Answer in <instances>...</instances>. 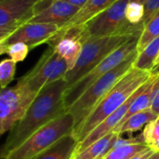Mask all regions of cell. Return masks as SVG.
Listing matches in <instances>:
<instances>
[{
  "label": "cell",
  "mask_w": 159,
  "mask_h": 159,
  "mask_svg": "<svg viewBox=\"0 0 159 159\" xmlns=\"http://www.w3.org/2000/svg\"><path fill=\"white\" fill-rule=\"evenodd\" d=\"M67 87L66 80L62 78L39 91L23 118L8 132L1 150V158L20 146L36 130L67 112L64 105Z\"/></svg>",
  "instance_id": "6da1fadb"
},
{
  "label": "cell",
  "mask_w": 159,
  "mask_h": 159,
  "mask_svg": "<svg viewBox=\"0 0 159 159\" xmlns=\"http://www.w3.org/2000/svg\"><path fill=\"white\" fill-rule=\"evenodd\" d=\"M151 72L132 67L96 104L84 122L73 131L78 143L101 122L121 107L151 76Z\"/></svg>",
  "instance_id": "7a4b0ae2"
},
{
  "label": "cell",
  "mask_w": 159,
  "mask_h": 159,
  "mask_svg": "<svg viewBox=\"0 0 159 159\" xmlns=\"http://www.w3.org/2000/svg\"><path fill=\"white\" fill-rule=\"evenodd\" d=\"M143 30L120 33L86 42L83 45L81 54L75 65L67 72L64 77L67 82V89L75 85L113 51L128 42L134 35L142 33Z\"/></svg>",
  "instance_id": "3957f363"
},
{
  "label": "cell",
  "mask_w": 159,
  "mask_h": 159,
  "mask_svg": "<svg viewBox=\"0 0 159 159\" xmlns=\"http://www.w3.org/2000/svg\"><path fill=\"white\" fill-rule=\"evenodd\" d=\"M138 53V50L134 51L123 62L98 79L67 109L75 119L74 130L84 122L102 97L133 67Z\"/></svg>",
  "instance_id": "277c9868"
},
{
  "label": "cell",
  "mask_w": 159,
  "mask_h": 159,
  "mask_svg": "<svg viewBox=\"0 0 159 159\" xmlns=\"http://www.w3.org/2000/svg\"><path fill=\"white\" fill-rule=\"evenodd\" d=\"M75 129L74 116L65 112L33 133L20 146L1 159H32L44 152L59 140L72 134Z\"/></svg>",
  "instance_id": "5b68a950"
},
{
  "label": "cell",
  "mask_w": 159,
  "mask_h": 159,
  "mask_svg": "<svg viewBox=\"0 0 159 159\" xmlns=\"http://www.w3.org/2000/svg\"><path fill=\"white\" fill-rule=\"evenodd\" d=\"M129 0H117L102 13L82 25L80 40L83 45L90 40L125 32L143 30L144 24L132 25L126 20V7Z\"/></svg>",
  "instance_id": "8992f818"
},
{
  "label": "cell",
  "mask_w": 159,
  "mask_h": 159,
  "mask_svg": "<svg viewBox=\"0 0 159 159\" xmlns=\"http://www.w3.org/2000/svg\"><path fill=\"white\" fill-rule=\"evenodd\" d=\"M29 86L20 77L17 84L1 90L0 95V133L9 132L19 123L36 98Z\"/></svg>",
  "instance_id": "52a82bcc"
},
{
  "label": "cell",
  "mask_w": 159,
  "mask_h": 159,
  "mask_svg": "<svg viewBox=\"0 0 159 159\" xmlns=\"http://www.w3.org/2000/svg\"><path fill=\"white\" fill-rule=\"evenodd\" d=\"M142 33L134 35L128 42L113 51L90 72H89L80 80H78L75 85L66 89L64 93V105L66 111L92 84H94L105 74L112 71L114 68L123 62L128 57H129L134 51L137 50Z\"/></svg>",
  "instance_id": "ba28073f"
},
{
  "label": "cell",
  "mask_w": 159,
  "mask_h": 159,
  "mask_svg": "<svg viewBox=\"0 0 159 159\" xmlns=\"http://www.w3.org/2000/svg\"><path fill=\"white\" fill-rule=\"evenodd\" d=\"M68 71L66 61L56 52L54 47L48 46L34 67L20 78L38 94L45 87L64 78Z\"/></svg>",
  "instance_id": "9c48e42d"
},
{
  "label": "cell",
  "mask_w": 159,
  "mask_h": 159,
  "mask_svg": "<svg viewBox=\"0 0 159 159\" xmlns=\"http://www.w3.org/2000/svg\"><path fill=\"white\" fill-rule=\"evenodd\" d=\"M40 0H0V43L35 15Z\"/></svg>",
  "instance_id": "30bf717a"
},
{
  "label": "cell",
  "mask_w": 159,
  "mask_h": 159,
  "mask_svg": "<svg viewBox=\"0 0 159 159\" xmlns=\"http://www.w3.org/2000/svg\"><path fill=\"white\" fill-rule=\"evenodd\" d=\"M59 29L60 27L55 24L27 22L19 27L5 41L0 43V52L7 46L16 42L24 43L32 49L43 43H48Z\"/></svg>",
  "instance_id": "8fae6325"
},
{
  "label": "cell",
  "mask_w": 159,
  "mask_h": 159,
  "mask_svg": "<svg viewBox=\"0 0 159 159\" xmlns=\"http://www.w3.org/2000/svg\"><path fill=\"white\" fill-rule=\"evenodd\" d=\"M143 86H141L130 97L129 99L121 106L119 107L116 112H114L112 115H110L108 117H106L102 122H101L85 139H83L77 146L76 149V153H81L82 151H84L86 148H88L90 144H92L93 143H95L96 141H98L99 139L106 136L107 134L114 132L115 129L118 127V125L122 122V120L124 119L125 116L127 115L129 107L131 106L132 102L135 101V99L137 98V96L141 93V91L143 89Z\"/></svg>",
  "instance_id": "7c38bea8"
},
{
  "label": "cell",
  "mask_w": 159,
  "mask_h": 159,
  "mask_svg": "<svg viewBox=\"0 0 159 159\" xmlns=\"http://www.w3.org/2000/svg\"><path fill=\"white\" fill-rule=\"evenodd\" d=\"M79 9V7L61 0L53 1L43 10L36 13L29 22L55 24L61 28L66 24Z\"/></svg>",
  "instance_id": "4fadbf2b"
},
{
  "label": "cell",
  "mask_w": 159,
  "mask_h": 159,
  "mask_svg": "<svg viewBox=\"0 0 159 159\" xmlns=\"http://www.w3.org/2000/svg\"><path fill=\"white\" fill-rule=\"evenodd\" d=\"M116 1L117 0H88L80 7L78 12L66 24L61 27L57 33H62L71 27L86 24L89 20L102 13Z\"/></svg>",
  "instance_id": "5bb4252c"
},
{
  "label": "cell",
  "mask_w": 159,
  "mask_h": 159,
  "mask_svg": "<svg viewBox=\"0 0 159 159\" xmlns=\"http://www.w3.org/2000/svg\"><path fill=\"white\" fill-rule=\"evenodd\" d=\"M78 146V141L72 134L66 135L49 148L32 159H72Z\"/></svg>",
  "instance_id": "9a60e30c"
},
{
  "label": "cell",
  "mask_w": 159,
  "mask_h": 159,
  "mask_svg": "<svg viewBox=\"0 0 159 159\" xmlns=\"http://www.w3.org/2000/svg\"><path fill=\"white\" fill-rule=\"evenodd\" d=\"M120 135L116 132H111L106 136L99 139L81 153L75 154V159H98L103 158L104 156L113 149L115 143Z\"/></svg>",
  "instance_id": "2e32d148"
},
{
  "label": "cell",
  "mask_w": 159,
  "mask_h": 159,
  "mask_svg": "<svg viewBox=\"0 0 159 159\" xmlns=\"http://www.w3.org/2000/svg\"><path fill=\"white\" fill-rule=\"evenodd\" d=\"M157 117V116L152 111L151 108L135 113L134 115L122 121L114 132H116L119 135H123L125 133L131 135L136 131L143 129L147 124H149Z\"/></svg>",
  "instance_id": "e0dca14e"
},
{
  "label": "cell",
  "mask_w": 159,
  "mask_h": 159,
  "mask_svg": "<svg viewBox=\"0 0 159 159\" xmlns=\"http://www.w3.org/2000/svg\"><path fill=\"white\" fill-rule=\"evenodd\" d=\"M159 55V36L154 39L143 51L138 53L133 67L152 72L155 67L156 61Z\"/></svg>",
  "instance_id": "ac0fdd59"
},
{
  "label": "cell",
  "mask_w": 159,
  "mask_h": 159,
  "mask_svg": "<svg viewBox=\"0 0 159 159\" xmlns=\"http://www.w3.org/2000/svg\"><path fill=\"white\" fill-rule=\"evenodd\" d=\"M159 36V10L153 16V18L144 25L141 34L137 50L143 51L154 39Z\"/></svg>",
  "instance_id": "d6986e66"
},
{
  "label": "cell",
  "mask_w": 159,
  "mask_h": 159,
  "mask_svg": "<svg viewBox=\"0 0 159 159\" xmlns=\"http://www.w3.org/2000/svg\"><path fill=\"white\" fill-rule=\"evenodd\" d=\"M147 147L148 146L144 143H132L128 145H122L110 150L104 156L103 159H129Z\"/></svg>",
  "instance_id": "ffe728a7"
},
{
  "label": "cell",
  "mask_w": 159,
  "mask_h": 159,
  "mask_svg": "<svg viewBox=\"0 0 159 159\" xmlns=\"http://www.w3.org/2000/svg\"><path fill=\"white\" fill-rule=\"evenodd\" d=\"M142 136L145 145L159 152V116L144 127Z\"/></svg>",
  "instance_id": "44dd1931"
},
{
  "label": "cell",
  "mask_w": 159,
  "mask_h": 159,
  "mask_svg": "<svg viewBox=\"0 0 159 159\" xmlns=\"http://www.w3.org/2000/svg\"><path fill=\"white\" fill-rule=\"evenodd\" d=\"M30 49L31 48L28 45L21 42H16L7 46L0 53L7 54L11 60H13L16 62H20L25 60Z\"/></svg>",
  "instance_id": "7402d4cb"
},
{
  "label": "cell",
  "mask_w": 159,
  "mask_h": 159,
  "mask_svg": "<svg viewBox=\"0 0 159 159\" xmlns=\"http://www.w3.org/2000/svg\"><path fill=\"white\" fill-rule=\"evenodd\" d=\"M145 14V7L143 4L129 2L126 7V20L132 25H139L143 23Z\"/></svg>",
  "instance_id": "603a6c76"
},
{
  "label": "cell",
  "mask_w": 159,
  "mask_h": 159,
  "mask_svg": "<svg viewBox=\"0 0 159 159\" xmlns=\"http://www.w3.org/2000/svg\"><path fill=\"white\" fill-rule=\"evenodd\" d=\"M16 61L11 59H5L0 63V84L1 89L7 88V85L13 81L16 73Z\"/></svg>",
  "instance_id": "cb8c5ba5"
},
{
  "label": "cell",
  "mask_w": 159,
  "mask_h": 159,
  "mask_svg": "<svg viewBox=\"0 0 159 159\" xmlns=\"http://www.w3.org/2000/svg\"><path fill=\"white\" fill-rule=\"evenodd\" d=\"M144 7H145V14L143 22L145 25L159 10V0H149Z\"/></svg>",
  "instance_id": "d4e9b609"
},
{
  "label": "cell",
  "mask_w": 159,
  "mask_h": 159,
  "mask_svg": "<svg viewBox=\"0 0 159 159\" xmlns=\"http://www.w3.org/2000/svg\"><path fill=\"white\" fill-rule=\"evenodd\" d=\"M154 152L155 151L153 149H151L150 147H147V148H145L144 150H143L140 153L136 154L135 156H133L132 157H130L129 159H148Z\"/></svg>",
  "instance_id": "484cf974"
},
{
  "label": "cell",
  "mask_w": 159,
  "mask_h": 159,
  "mask_svg": "<svg viewBox=\"0 0 159 159\" xmlns=\"http://www.w3.org/2000/svg\"><path fill=\"white\" fill-rule=\"evenodd\" d=\"M151 109L152 111L157 116H159V89L154 101H153V103H152V106H151Z\"/></svg>",
  "instance_id": "4316f807"
},
{
  "label": "cell",
  "mask_w": 159,
  "mask_h": 159,
  "mask_svg": "<svg viewBox=\"0 0 159 159\" xmlns=\"http://www.w3.org/2000/svg\"><path fill=\"white\" fill-rule=\"evenodd\" d=\"M148 159H159V152H154Z\"/></svg>",
  "instance_id": "83f0119b"
},
{
  "label": "cell",
  "mask_w": 159,
  "mask_h": 159,
  "mask_svg": "<svg viewBox=\"0 0 159 159\" xmlns=\"http://www.w3.org/2000/svg\"><path fill=\"white\" fill-rule=\"evenodd\" d=\"M149 0H129V2H135V3H140L145 6V4L148 2Z\"/></svg>",
  "instance_id": "f1b7e54d"
},
{
  "label": "cell",
  "mask_w": 159,
  "mask_h": 159,
  "mask_svg": "<svg viewBox=\"0 0 159 159\" xmlns=\"http://www.w3.org/2000/svg\"><path fill=\"white\" fill-rule=\"evenodd\" d=\"M151 74H153V75H158L159 74V65L158 66H157L156 68H154V69L152 70Z\"/></svg>",
  "instance_id": "f546056e"
},
{
  "label": "cell",
  "mask_w": 159,
  "mask_h": 159,
  "mask_svg": "<svg viewBox=\"0 0 159 159\" xmlns=\"http://www.w3.org/2000/svg\"><path fill=\"white\" fill-rule=\"evenodd\" d=\"M72 159H75V157H73ZM98 159H102V158H98Z\"/></svg>",
  "instance_id": "4dcf8cb0"
},
{
  "label": "cell",
  "mask_w": 159,
  "mask_h": 159,
  "mask_svg": "<svg viewBox=\"0 0 159 159\" xmlns=\"http://www.w3.org/2000/svg\"><path fill=\"white\" fill-rule=\"evenodd\" d=\"M102 159H103V158H102Z\"/></svg>",
  "instance_id": "1f68e13d"
}]
</instances>
